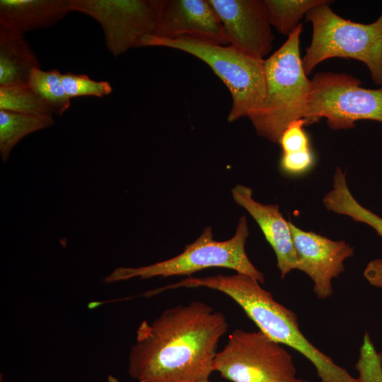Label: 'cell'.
I'll use <instances>...</instances> for the list:
<instances>
[{"mask_svg":"<svg viewBox=\"0 0 382 382\" xmlns=\"http://www.w3.org/2000/svg\"><path fill=\"white\" fill-rule=\"evenodd\" d=\"M228 328L225 316L192 301L164 310L137 330L128 363L137 382H193L209 378L221 338Z\"/></svg>","mask_w":382,"mask_h":382,"instance_id":"6da1fadb","label":"cell"},{"mask_svg":"<svg viewBox=\"0 0 382 382\" xmlns=\"http://www.w3.org/2000/svg\"><path fill=\"white\" fill-rule=\"evenodd\" d=\"M255 278L236 272L209 276L208 289L231 298L272 340L290 347L306 357L315 367L320 382H358L345 369L315 347L300 330L296 314L277 302Z\"/></svg>","mask_w":382,"mask_h":382,"instance_id":"7a4b0ae2","label":"cell"},{"mask_svg":"<svg viewBox=\"0 0 382 382\" xmlns=\"http://www.w3.org/2000/svg\"><path fill=\"white\" fill-rule=\"evenodd\" d=\"M302 24L285 42L265 59L266 95L261 107L248 118L257 134L279 143L285 129L301 119L310 91L311 80L300 56Z\"/></svg>","mask_w":382,"mask_h":382,"instance_id":"3957f363","label":"cell"},{"mask_svg":"<svg viewBox=\"0 0 382 382\" xmlns=\"http://www.w3.org/2000/svg\"><path fill=\"white\" fill-rule=\"evenodd\" d=\"M164 47L187 52L205 62L228 88L232 106L227 120L233 122L255 112L266 95L265 59L229 45L190 37H144L139 47Z\"/></svg>","mask_w":382,"mask_h":382,"instance_id":"277c9868","label":"cell"},{"mask_svg":"<svg viewBox=\"0 0 382 382\" xmlns=\"http://www.w3.org/2000/svg\"><path fill=\"white\" fill-rule=\"evenodd\" d=\"M327 0L306 15L313 25L311 45L302 59L306 75L334 57L353 59L368 67L375 85L382 88V12L369 24L354 23L335 13Z\"/></svg>","mask_w":382,"mask_h":382,"instance_id":"5b68a950","label":"cell"},{"mask_svg":"<svg viewBox=\"0 0 382 382\" xmlns=\"http://www.w3.org/2000/svg\"><path fill=\"white\" fill-rule=\"evenodd\" d=\"M248 236V225L245 216L240 218L233 236L226 241L214 240L212 228L207 226L201 235L194 242L187 245L179 255L146 266L117 267L104 281L112 283L134 277H190L207 268L224 267L249 275L263 284L264 274L254 266L245 250Z\"/></svg>","mask_w":382,"mask_h":382,"instance_id":"8992f818","label":"cell"},{"mask_svg":"<svg viewBox=\"0 0 382 382\" xmlns=\"http://www.w3.org/2000/svg\"><path fill=\"white\" fill-rule=\"evenodd\" d=\"M311 87L301 119L306 125L325 118L332 129H351L355 122H382V88H364L361 81L347 74L320 72L311 80Z\"/></svg>","mask_w":382,"mask_h":382,"instance_id":"52a82bcc","label":"cell"},{"mask_svg":"<svg viewBox=\"0 0 382 382\" xmlns=\"http://www.w3.org/2000/svg\"><path fill=\"white\" fill-rule=\"evenodd\" d=\"M212 371L231 382H293L296 378L291 354L260 330H234L216 354Z\"/></svg>","mask_w":382,"mask_h":382,"instance_id":"ba28073f","label":"cell"},{"mask_svg":"<svg viewBox=\"0 0 382 382\" xmlns=\"http://www.w3.org/2000/svg\"><path fill=\"white\" fill-rule=\"evenodd\" d=\"M160 4L161 0H69V8L96 20L107 49L118 57L154 35Z\"/></svg>","mask_w":382,"mask_h":382,"instance_id":"9c48e42d","label":"cell"},{"mask_svg":"<svg viewBox=\"0 0 382 382\" xmlns=\"http://www.w3.org/2000/svg\"><path fill=\"white\" fill-rule=\"evenodd\" d=\"M296 254V270L313 281V292L321 300L333 293L332 282L345 271V261L354 248L344 241H334L313 231H306L289 221Z\"/></svg>","mask_w":382,"mask_h":382,"instance_id":"30bf717a","label":"cell"},{"mask_svg":"<svg viewBox=\"0 0 382 382\" xmlns=\"http://www.w3.org/2000/svg\"><path fill=\"white\" fill-rule=\"evenodd\" d=\"M231 46L264 59L272 48L274 35L263 1L209 0Z\"/></svg>","mask_w":382,"mask_h":382,"instance_id":"8fae6325","label":"cell"},{"mask_svg":"<svg viewBox=\"0 0 382 382\" xmlns=\"http://www.w3.org/2000/svg\"><path fill=\"white\" fill-rule=\"evenodd\" d=\"M154 36L190 37L219 45L229 42L209 0H161Z\"/></svg>","mask_w":382,"mask_h":382,"instance_id":"7c38bea8","label":"cell"},{"mask_svg":"<svg viewBox=\"0 0 382 382\" xmlns=\"http://www.w3.org/2000/svg\"><path fill=\"white\" fill-rule=\"evenodd\" d=\"M231 195L235 202L244 208L259 225L275 253L281 277L284 279L296 270V254L289 221L284 218L279 206L255 200L251 188L243 185H236L231 190Z\"/></svg>","mask_w":382,"mask_h":382,"instance_id":"4fadbf2b","label":"cell"},{"mask_svg":"<svg viewBox=\"0 0 382 382\" xmlns=\"http://www.w3.org/2000/svg\"><path fill=\"white\" fill-rule=\"evenodd\" d=\"M70 11L69 0H0V29L24 35L54 25Z\"/></svg>","mask_w":382,"mask_h":382,"instance_id":"5bb4252c","label":"cell"},{"mask_svg":"<svg viewBox=\"0 0 382 382\" xmlns=\"http://www.w3.org/2000/svg\"><path fill=\"white\" fill-rule=\"evenodd\" d=\"M40 62L24 35L0 29V86L28 84Z\"/></svg>","mask_w":382,"mask_h":382,"instance_id":"9a60e30c","label":"cell"},{"mask_svg":"<svg viewBox=\"0 0 382 382\" xmlns=\"http://www.w3.org/2000/svg\"><path fill=\"white\" fill-rule=\"evenodd\" d=\"M323 203L329 211L368 224L382 237V218L356 200L347 186L346 174L340 167L335 169L332 189L325 195Z\"/></svg>","mask_w":382,"mask_h":382,"instance_id":"2e32d148","label":"cell"},{"mask_svg":"<svg viewBox=\"0 0 382 382\" xmlns=\"http://www.w3.org/2000/svg\"><path fill=\"white\" fill-rule=\"evenodd\" d=\"M54 123L52 116H34L0 110V154L6 163L16 144L35 132Z\"/></svg>","mask_w":382,"mask_h":382,"instance_id":"e0dca14e","label":"cell"},{"mask_svg":"<svg viewBox=\"0 0 382 382\" xmlns=\"http://www.w3.org/2000/svg\"><path fill=\"white\" fill-rule=\"evenodd\" d=\"M62 73L56 69L44 71L35 68L28 85L47 104L52 114L62 117L71 105L62 82Z\"/></svg>","mask_w":382,"mask_h":382,"instance_id":"ac0fdd59","label":"cell"},{"mask_svg":"<svg viewBox=\"0 0 382 382\" xmlns=\"http://www.w3.org/2000/svg\"><path fill=\"white\" fill-rule=\"evenodd\" d=\"M327 0H263L271 25L289 36L303 16Z\"/></svg>","mask_w":382,"mask_h":382,"instance_id":"d6986e66","label":"cell"},{"mask_svg":"<svg viewBox=\"0 0 382 382\" xmlns=\"http://www.w3.org/2000/svg\"><path fill=\"white\" fill-rule=\"evenodd\" d=\"M0 110L34 116L53 115L28 83L0 86Z\"/></svg>","mask_w":382,"mask_h":382,"instance_id":"ffe728a7","label":"cell"},{"mask_svg":"<svg viewBox=\"0 0 382 382\" xmlns=\"http://www.w3.org/2000/svg\"><path fill=\"white\" fill-rule=\"evenodd\" d=\"M359 382H382V352H378L366 331L355 364Z\"/></svg>","mask_w":382,"mask_h":382,"instance_id":"44dd1931","label":"cell"},{"mask_svg":"<svg viewBox=\"0 0 382 382\" xmlns=\"http://www.w3.org/2000/svg\"><path fill=\"white\" fill-rule=\"evenodd\" d=\"M62 82L71 100L81 96L103 97L112 91V87L108 81H95L87 75L69 71L62 74Z\"/></svg>","mask_w":382,"mask_h":382,"instance_id":"7402d4cb","label":"cell"},{"mask_svg":"<svg viewBox=\"0 0 382 382\" xmlns=\"http://www.w3.org/2000/svg\"><path fill=\"white\" fill-rule=\"evenodd\" d=\"M306 123L299 119L292 122L283 132L279 143L282 154H294L311 149L308 135L303 129Z\"/></svg>","mask_w":382,"mask_h":382,"instance_id":"603a6c76","label":"cell"},{"mask_svg":"<svg viewBox=\"0 0 382 382\" xmlns=\"http://www.w3.org/2000/svg\"><path fill=\"white\" fill-rule=\"evenodd\" d=\"M315 163L311 149L294 154H282L279 166L282 171L290 175H299L309 171Z\"/></svg>","mask_w":382,"mask_h":382,"instance_id":"cb8c5ba5","label":"cell"},{"mask_svg":"<svg viewBox=\"0 0 382 382\" xmlns=\"http://www.w3.org/2000/svg\"><path fill=\"white\" fill-rule=\"evenodd\" d=\"M364 277L372 286L382 288V259H374L366 266Z\"/></svg>","mask_w":382,"mask_h":382,"instance_id":"d4e9b609","label":"cell"},{"mask_svg":"<svg viewBox=\"0 0 382 382\" xmlns=\"http://www.w3.org/2000/svg\"><path fill=\"white\" fill-rule=\"evenodd\" d=\"M108 382H119L117 378L112 375H108Z\"/></svg>","mask_w":382,"mask_h":382,"instance_id":"484cf974","label":"cell"},{"mask_svg":"<svg viewBox=\"0 0 382 382\" xmlns=\"http://www.w3.org/2000/svg\"><path fill=\"white\" fill-rule=\"evenodd\" d=\"M293 382H309V381L303 378H296Z\"/></svg>","mask_w":382,"mask_h":382,"instance_id":"4316f807","label":"cell"},{"mask_svg":"<svg viewBox=\"0 0 382 382\" xmlns=\"http://www.w3.org/2000/svg\"><path fill=\"white\" fill-rule=\"evenodd\" d=\"M193 382H211V381L209 380V378H206V379L197 380Z\"/></svg>","mask_w":382,"mask_h":382,"instance_id":"83f0119b","label":"cell"}]
</instances>
